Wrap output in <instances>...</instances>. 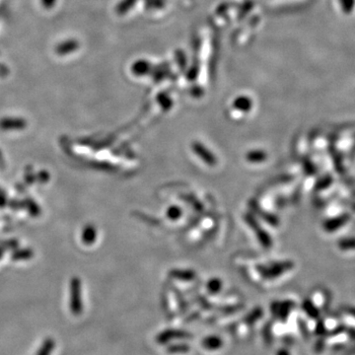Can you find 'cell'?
I'll use <instances>...</instances> for the list:
<instances>
[{"mask_svg":"<svg viewBox=\"0 0 355 355\" xmlns=\"http://www.w3.org/2000/svg\"><path fill=\"white\" fill-rule=\"evenodd\" d=\"M291 267H292V264L291 263H284V264L275 265L272 268H270V270H267L265 271V276L268 277V278L276 277L277 275H279L282 272L286 271L287 270H289Z\"/></svg>","mask_w":355,"mask_h":355,"instance_id":"obj_4","label":"cell"},{"mask_svg":"<svg viewBox=\"0 0 355 355\" xmlns=\"http://www.w3.org/2000/svg\"><path fill=\"white\" fill-rule=\"evenodd\" d=\"M55 346V342L51 338H47L37 351L36 355H51Z\"/></svg>","mask_w":355,"mask_h":355,"instance_id":"obj_5","label":"cell"},{"mask_svg":"<svg viewBox=\"0 0 355 355\" xmlns=\"http://www.w3.org/2000/svg\"><path fill=\"white\" fill-rule=\"evenodd\" d=\"M221 287H222L221 281L218 280V279H216V278L215 279H211L208 282V285H207V288H208V290H209V291L211 293H217L219 291V290L221 289Z\"/></svg>","mask_w":355,"mask_h":355,"instance_id":"obj_10","label":"cell"},{"mask_svg":"<svg viewBox=\"0 0 355 355\" xmlns=\"http://www.w3.org/2000/svg\"><path fill=\"white\" fill-rule=\"evenodd\" d=\"M277 355H289L288 354V352L287 351H285V350H280L279 352H278V354Z\"/></svg>","mask_w":355,"mask_h":355,"instance_id":"obj_13","label":"cell"},{"mask_svg":"<svg viewBox=\"0 0 355 355\" xmlns=\"http://www.w3.org/2000/svg\"><path fill=\"white\" fill-rule=\"evenodd\" d=\"M203 348L208 350H217L220 349L223 345V340L221 338L217 336H209L205 338H203L202 342Z\"/></svg>","mask_w":355,"mask_h":355,"instance_id":"obj_3","label":"cell"},{"mask_svg":"<svg viewBox=\"0 0 355 355\" xmlns=\"http://www.w3.org/2000/svg\"><path fill=\"white\" fill-rule=\"evenodd\" d=\"M69 307H70L71 313L75 316H79L83 312L81 285H80V281L78 279H74L71 282Z\"/></svg>","mask_w":355,"mask_h":355,"instance_id":"obj_1","label":"cell"},{"mask_svg":"<svg viewBox=\"0 0 355 355\" xmlns=\"http://www.w3.org/2000/svg\"><path fill=\"white\" fill-rule=\"evenodd\" d=\"M249 157L253 161H262L265 159V154L262 152H253Z\"/></svg>","mask_w":355,"mask_h":355,"instance_id":"obj_12","label":"cell"},{"mask_svg":"<svg viewBox=\"0 0 355 355\" xmlns=\"http://www.w3.org/2000/svg\"><path fill=\"white\" fill-rule=\"evenodd\" d=\"M345 222H346V216H341V217L328 221L325 224V228L328 231H335V230H337V228L342 226Z\"/></svg>","mask_w":355,"mask_h":355,"instance_id":"obj_7","label":"cell"},{"mask_svg":"<svg viewBox=\"0 0 355 355\" xmlns=\"http://www.w3.org/2000/svg\"><path fill=\"white\" fill-rule=\"evenodd\" d=\"M338 246L341 249H354L355 248V239H347V240H342L338 243Z\"/></svg>","mask_w":355,"mask_h":355,"instance_id":"obj_11","label":"cell"},{"mask_svg":"<svg viewBox=\"0 0 355 355\" xmlns=\"http://www.w3.org/2000/svg\"><path fill=\"white\" fill-rule=\"evenodd\" d=\"M173 274V277H176V278H179V279H184V280H189V279H192L193 276H195V274H193L191 271H187V270H185V271H173L172 272Z\"/></svg>","mask_w":355,"mask_h":355,"instance_id":"obj_9","label":"cell"},{"mask_svg":"<svg viewBox=\"0 0 355 355\" xmlns=\"http://www.w3.org/2000/svg\"><path fill=\"white\" fill-rule=\"evenodd\" d=\"M189 337H190V334H188L186 331L166 330V331H163L162 333H160L156 337V341L160 344H164L173 339H182V338H186Z\"/></svg>","mask_w":355,"mask_h":355,"instance_id":"obj_2","label":"cell"},{"mask_svg":"<svg viewBox=\"0 0 355 355\" xmlns=\"http://www.w3.org/2000/svg\"><path fill=\"white\" fill-rule=\"evenodd\" d=\"M190 350V347L188 346V344L185 343V342H180V343H174V344H170L167 347V351L169 353L172 354H177V353H186Z\"/></svg>","mask_w":355,"mask_h":355,"instance_id":"obj_6","label":"cell"},{"mask_svg":"<svg viewBox=\"0 0 355 355\" xmlns=\"http://www.w3.org/2000/svg\"><path fill=\"white\" fill-rule=\"evenodd\" d=\"M262 315H263V310L261 308H255L254 310H253L246 316L245 321L247 322V324H254V321H256L260 318H262Z\"/></svg>","mask_w":355,"mask_h":355,"instance_id":"obj_8","label":"cell"}]
</instances>
